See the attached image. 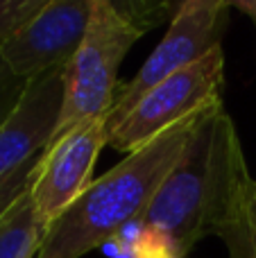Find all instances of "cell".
<instances>
[{"label": "cell", "instance_id": "13", "mask_svg": "<svg viewBox=\"0 0 256 258\" xmlns=\"http://www.w3.org/2000/svg\"><path fill=\"white\" fill-rule=\"evenodd\" d=\"M25 84L27 82L18 80V77L3 63V59H0V125L7 120V116L12 113V109L16 107V102H18V98H21Z\"/></svg>", "mask_w": 256, "mask_h": 258}, {"label": "cell", "instance_id": "11", "mask_svg": "<svg viewBox=\"0 0 256 258\" xmlns=\"http://www.w3.org/2000/svg\"><path fill=\"white\" fill-rule=\"evenodd\" d=\"M43 5L45 0H0V45Z\"/></svg>", "mask_w": 256, "mask_h": 258}, {"label": "cell", "instance_id": "2", "mask_svg": "<svg viewBox=\"0 0 256 258\" xmlns=\"http://www.w3.org/2000/svg\"><path fill=\"white\" fill-rule=\"evenodd\" d=\"M211 109L170 127L93 179L45 229L34 258H82L93 249H102L127 224L143 220L157 190L179 163L195 129Z\"/></svg>", "mask_w": 256, "mask_h": 258}, {"label": "cell", "instance_id": "1", "mask_svg": "<svg viewBox=\"0 0 256 258\" xmlns=\"http://www.w3.org/2000/svg\"><path fill=\"white\" fill-rule=\"evenodd\" d=\"M249 174L238 132L231 116L216 104L195 129L179 163L172 168L143 224L157 229L186 258L200 240L216 236L231 206L249 192Z\"/></svg>", "mask_w": 256, "mask_h": 258}, {"label": "cell", "instance_id": "5", "mask_svg": "<svg viewBox=\"0 0 256 258\" xmlns=\"http://www.w3.org/2000/svg\"><path fill=\"white\" fill-rule=\"evenodd\" d=\"M231 3L227 0H186L170 18L161 43L127 84L118 86L107 113V132H111L148 91L168 77L198 63L211 50L222 48V36L229 25Z\"/></svg>", "mask_w": 256, "mask_h": 258}, {"label": "cell", "instance_id": "8", "mask_svg": "<svg viewBox=\"0 0 256 258\" xmlns=\"http://www.w3.org/2000/svg\"><path fill=\"white\" fill-rule=\"evenodd\" d=\"M63 107V71L30 80L0 125V179L36 159L50 145Z\"/></svg>", "mask_w": 256, "mask_h": 258}, {"label": "cell", "instance_id": "3", "mask_svg": "<svg viewBox=\"0 0 256 258\" xmlns=\"http://www.w3.org/2000/svg\"><path fill=\"white\" fill-rule=\"evenodd\" d=\"M143 34L118 0H93L84 41L63 71V107L52 138L80 122L107 120L118 91L120 63Z\"/></svg>", "mask_w": 256, "mask_h": 258}, {"label": "cell", "instance_id": "14", "mask_svg": "<svg viewBox=\"0 0 256 258\" xmlns=\"http://www.w3.org/2000/svg\"><path fill=\"white\" fill-rule=\"evenodd\" d=\"M231 9H238V12L247 14V18L256 25V0H234Z\"/></svg>", "mask_w": 256, "mask_h": 258}, {"label": "cell", "instance_id": "9", "mask_svg": "<svg viewBox=\"0 0 256 258\" xmlns=\"http://www.w3.org/2000/svg\"><path fill=\"white\" fill-rule=\"evenodd\" d=\"M45 227L36 218L30 188L0 220V258H34Z\"/></svg>", "mask_w": 256, "mask_h": 258}, {"label": "cell", "instance_id": "6", "mask_svg": "<svg viewBox=\"0 0 256 258\" xmlns=\"http://www.w3.org/2000/svg\"><path fill=\"white\" fill-rule=\"evenodd\" d=\"M93 0H45L3 45V63L23 82L66 71L84 41Z\"/></svg>", "mask_w": 256, "mask_h": 258}, {"label": "cell", "instance_id": "15", "mask_svg": "<svg viewBox=\"0 0 256 258\" xmlns=\"http://www.w3.org/2000/svg\"><path fill=\"white\" fill-rule=\"evenodd\" d=\"M249 206H252V218L256 222V179H254V188H252V202H249Z\"/></svg>", "mask_w": 256, "mask_h": 258}, {"label": "cell", "instance_id": "4", "mask_svg": "<svg viewBox=\"0 0 256 258\" xmlns=\"http://www.w3.org/2000/svg\"><path fill=\"white\" fill-rule=\"evenodd\" d=\"M225 54L216 48L198 63L168 77L143 95L109 132V147L122 154L141 150L170 127L222 102Z\"/></svg>", "mask_w": 256, "mask_h": 258}, {"label": "cell", "instance_id": "12", "mask_svg": "<svg viewBox=\"0 0 256 258\" xmlns=\"http://www.w3.org/2000/svg\"><path fill=\"white\" fill-rule=\"evenodd\" d=\"M39 159H41V156L27 161V163L21 165L16 172H12V174H7L5 179H0V220H3L5 215L14 209V204H16V202L27 192L32 172H34Z\"/></svg>", "mask_w": 256, "mask_h": 258}, {"label": "cell", "instance_id": "7", "mask_svg": "<svg viewBox=\"0 0 256 258\" xmlns=\"http://www.w3.org/2000/svg\"><path fill=\"white\" fill-rule=\"evenodd\" d=\"M109 145L104 118L80 122L52 138L30 179V200L45 229L91 186L100 152Z\"/></svg>", "mask_w": 256, "mask_h": 258}, {"label": "cell", "instance_id": "10", "mask_svg": "<svg viewBox=\"0 0 256 258\" xmlns=\"http://www.w3.org/2000/svg\"><path fill=\"white\" fill-rule=\"evenodd\" d=\"M249 202H252V190L245 192L231 206L216 231V236L225 242L229 258H256V222L252 218Z\"/></svg>", "mask_w": 256, "mask_h": 258}]
</instances>
